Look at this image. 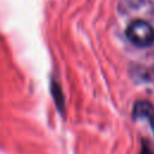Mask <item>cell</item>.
<instances>
[{"mask_svg": "<svg viewBox=\"0 0 154 154\" xmlns=\"http://www.w3.org/2000/svg\"><path fill=\"white\" fill-rule=\"evenodd\" d=\"M126 36L137 47H149L154 43V28L143 19H135L128 25Z\"/></svg>", "mask_w": 154, "mask_h": 154, "instance_id": "cell-1", "label": "cell"}, {"mask_svg": "<svg viewBox=\"0 0 154 154\" xmlns=\"http://www.w3.org/2000/svg\"><path fill=\"white\" fill-rule=\"evenodd\" d=\"M132 116L135 119H146L154 130V106L147 100H138L134 105Z\"/></svg>", "mask_w": 154, "mask_h": 154, "instance_id": "cell-2", "label": "cell"}, {"mask_svg": "<svg viewBox=\"0 0 154 154\" xmlns=\"http://www.w3.org/2000/svg\"><path fill=\"white\" fill-rule=\"evenodd\" d=\"M140 154H154V152L152 150L150 146L143 141L142 144H141V152H140Z\"/></svg>", "mask_w": 154, "mask_h": 154, "instance_id": "cell-3", "label": "cell"}]
</instances>
